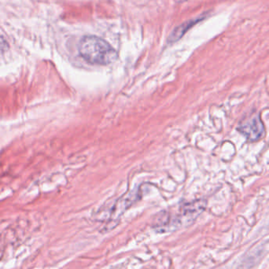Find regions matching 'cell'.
Listing matches in <instances>:
<instances>
[{"mask_svg":"<svg viewBox=\"0 0 269 269\" xmlns=\"http://www.w3.org/2000/svg\"><path fill=\"white\" fill-rule=\"evenodd\" d=\"M79 53L91 64H111L118 59L116 50L104 39L95 36H84L79 43Z\"/></svg>","mask_w":269,"mask_h":269,"instance_id":"6da1fadb","label":"cell"},{"mask_svg":"<svg viewBox=\"0 0 269 269\" xmlns=\"http://www.w3.org/2000/svg\"><path fill=\"white\" fill-rule=\"evenodd\" d=\"M205 202L203 201H197L189 205H186L179 209V212L174 218L168 213L160 215L157 220V227L162 228H178L192 223L194 220L199 216L205 209Z\"/></svg>","mask_w":269,"mask_h":269,"instance_id":"7a4b0ae2","label":"cell"},{"mask_svg":"<svg viewBox=\"0 0 269 269\" xmlns=\"http://www.w3.org/2000/svg\"><path fill=\"white\" fill-rule=\"evenodd\" d=\"M238 130L243 134L249 140L257 141L264 135V127L259 115L251 116L239 125Z\"/></svg>","mask_w":269,"mask_h":269,"instance_id":"3957f363","label":"cell"},{"mask_svg":"<svg viewBox=\"0 0 269 269\" xmlns=\"http://www.w3.org/2000/svg\"><path fill=\"white\" fill-rule=\"evenodd\" d=\"M198 22V20H195V21H189V22H186V23L183 24L182 25L177 27V29L173 31V33L170 35V42L177 41L178 39L184 36V33L187 32L188 29L191 28L194 24H196Z\"/></svg>","mask_w":269,"mask_h":269,"instance_id":"277c9868","label":"cell"},{"mask_svg":"<svg viewBox=\"0 0 269 269\" xmlns=\"http://www.w3.org/2000/svg\"><path fill=\"white\" fill-rule=\"evenodd\" d=\"M9 49V44L4 36L0 34V53L7 51Z\"/></svg>","mask_w":269,"mask_h":269,"instance_id":"5b68a950","label":"cell"},{"mask_svg":"<svg viewBox=\"0 0 269 269\" xmlns=\"http://www.w3.org/2000/svg\"><path fill=\"white\" fill-rule=\"evenodd\" d=\"M174 1L176 3H178V4H180V3L185 2V1H187V0H174Z\"/></svg>","mask_w":269,"mask_h":269,"instance_id":"8992f818","label":"cell"}]
</instances>
